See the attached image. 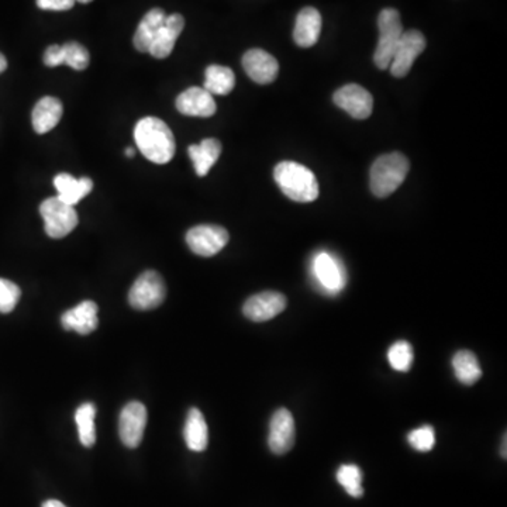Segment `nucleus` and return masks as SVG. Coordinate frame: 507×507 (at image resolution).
Wrapping results in <instances>:
<instances>
[{"label": "nucleus", "instance_id": "nucleus-1", "mask_svg": "<svg viewBox=\"0 0 507 507\" xmlns=\"http://www.w3.org/2000/svg\"><path fill=\"white\" fill-rule=\"evenodd\" d=\"M134 139L139 151L154 164H168L175 156V137L156 117H144L134 129Z\"/></svg>", "mask_w": 507, "mask_h": 507}, {"label": "nucleus", "instance_id": "nucleus-2", "mask_svg": "<svg viewBox=\"0 0 507 507\" xmlns=\"http://www.w3.org/2000/svg\"><path fill=\"white\" fill-rule=\"evenodd\" d=\"M274 178L283 195L299 203H310L318 198V183L315 173L302 164L293 161L279 163Z\"/></svg>", "mask_w": 507, "mask_h": 507}, {"label": "nucleus", "instance_id": "nucleus-3", "mask_svg": "<svg viewBox=\"0 0 507 507\" xmlns=\"http://www.w3.org/2000/svg\"><path fill=\"white\" fill-rule=\"evenodd\" d=\"M409 159L403 154L391 153L378 156L371 166L369 186L376 198H388L405 182L408 176Z\"/></svg>", "mask_w": 507, "mask_h": 507}, {"label": "nucleus", "instance_id": "nucleus-4", "mask_svg": "<svg viewBox=\"0 0 507 507\" xmlns=\"http://www.w3.org/2000/svg\"><path fill=\"white\" fill-rule=\"evenodd\" d=\"M379 41L374 54L375 65L379 70H388L393 60L394 51L398 48L401 34H403V24H401V14L396 9H384L378 17Z\"/></svg>", "mask_w": 507, "mask_h": 507}, {"label": "nucleus", "instance_id": "nucleus-5", "mask_svg": "<svg viewBox=\"0 0 507 507\" xmlns=\"http://www.w3.org/2000/svg\"><path fill=\"white\" fill-rule=\"evenodd\" d=\"M40 213L44 219V229L51 239H63L78 225L77 210L58 196L44 200Z\"/></svg>", "mask_w": 507, "mask_h": 507}, {"label": "nucleus", "instance_id": "nucleus-6", "mask_svg": "<svg viewBox=\"0 0 507 507\" xmlns=\"http://www.w3.org/2000/svg\"><path fill=\"white\" fill-rule=\"evenodd\" d=\"M165 296L166 286L163 276L156 271H146L130 289L129 303L137 310H153L163 305Z\"/></svg>", "mask_w": 507, "mask_h": 507}, {"label": "nucleus", "instance_id": "nucleus-7", "mask_svg": "<svg viewBox=\"0 0 507 507\" xmlns=\"http://www.w3.org/2000/svg\"><path fill=\"white\" fill-rule=\"evenodd\" d=\"M230 236L227 230L220 225L200 224L196 225L186 232V242L196 256L209 257L219 254L229 242Z\"/></svg>", "mask_w": 507, "mask_h": 507}, {"label": "nucleus", "instance_id": "nucleus-8", "mask_svg": "<svg viewBox=\"0 0 507 507\" xmlns=\"http://www.w3.org/2000/svg\"><path fill=\"white\" fill-rule=\"evenodd\" d=\"M312 272L320 291L327 295H337L345 288V269L342 268V262L328 252H318L313 258Z\"/></svg>", "mask_w": 507, "mask_h": 507}, {"label": "nucleus", "instance_id": "nucleus-9", "mask_svg": "<svg viewBox=\"0 0 507 507\" xmlns=\"http://www.w3.org/2000/svg\"><path fill=\"white\" fill-rule=\"evenodd\" d=\"M426 50V37L418 30L403 31L398 48L394 51L391 63V73L394 78H403L408 75L413 63Z\"/></svg>", "mask_w": 507, "mask_h": 507}, {"label": "nucleus", "instance_id": "nucleus-10", "mask_svg": "<svg viewBox=\"0 0 507 507\" xmlns=\"http://www.w3.org/2000/svg\"><path fill=\"white\" fill-rule=\"evenodd\" d=\"M147 426V409L139 401H130L119 418L120 440L126 447L137 448L143 441Z\"/></svg>", "mask_w": 507, "mask_h": 507}, {"label": "nucleus", "instance_id": "nucleus-11", "mask_svg": "<svg viewBox=\"0 0 507 507\" xmlns=\"http://www.w3.org/2000/svg\"><path fill=\"white\" fill-rule=\"evenodd\" d=\"M295 418L288 409H279L269 423L268 445L275 455H283L295 444Z\"/></svg>", "mask_w": 507, "mask_h": 507}, {"label": "nucleus", "instance_id": "nucleus-12", "mask_svg": "<svg viewBox=\"0 0 507 507\" xmlns=\"http://www.w3.org/2000/svg\"><path fill=\"white\" fill-rule=\"evenodd\" d=\"M286 306H288V299L281 292L266 291L247 299V302L242 306V313L251 322H268L271 318L281 315Z\"/></svg>", "mask_w": 507, "mask_h": 507}, {"label": "nucleus", "instance_id": "nucleus-13", "mask_svg": "<svg viewBox=\"0 0 507 507\" xmlns=\"http://www.w3.org/2000/svg\"><path fill=\"white\" fill-rule=\"evenodd\" d=\"M335 105L349 113L350 116L357 120L368 119L374 109V97L368 90L350 83L340 88L333 97Z\"/></svg>", "mask_w": 507, "mask_h": 507}, {"label": "nucleus", "instance_id": "nucleus-14", "mask_svg": "<svg viewBox=\"0 0 507 507\" xmlns=\"http://www.w3.org/2000/svg\"><path fill=\"white\" fill-rule=\"evenodd\" d=\"M242 67L246 70L247 75L259 85H268L278 77V61L271 54L259 48H254L244 54Z\"/></svg>", "mask_w": 507, "mask_h": 507}, {"label": "nucleus", "instance_id": "nucleus-15", "mask_svg": "<svg viewBox=\"0 0 507 507\" xmlns=\"http://www.w3.org/2000/svg\"><path fill=\"white\" fill-rule=\"evenodd\" d=\"M176 109L185 116L210 117L215 113V99L205 88L193 87L176 97Z\"/></svg>", "mask_w": 507, "mask_h": 507}, {"label": "nucleus", "instance_id": "nucleus-16", "mask_svg": "<svg viewBox=\"0 0 507 507\" xmlns=\"http://www.w3.org/2000/svg\"><path fill=\"white\" fill-rule=\"evenodd\" d=\"M183 27H185V19L182 14L175 13L166 16L164 26L159 29L153 44L149 46L148 53L158 60H164L166 56L171 55L178 37L183 31Z\"/></svg>", "mask_w": 507, "mask_h": 507}, {"label": "nucleus", "instance_id": "nucleus-17", "mask_svg": "<svg viewBox=\"0 0 507 507\" xmlns=\"http://www.w3.org/2000/svg\"><path fill=\"white\" fill-rule=\"evenodd\" d=\"M97 305L92 300H85L77 308H71L61 316V325L65 330H75L78 334L88 335L95 332L99 325Z\"/></svg>", "mask_w": 507, "mask_h": 507}, {"label": "nucleus", "instance_id": "nucleus-18", "mask_svg": "<svg viewBox=\"0 0 507 507\" xmlns=\"http://www.w3.org/2000/svg\"><path fill=\"white\" fill-rule=\"evenodd\" d=\"M322 14L315 7H305L296 17L293 40L299 46L308 48L315 46L322 33Z\"/></svg>", "mask_w": 507, "mask_h": 507}, {"label": "nucleus", "instance_id": "nucleus-19", "mask_svg": "<svg viewBox=\"0 0 507 507\" xmlns=\"http://www.w3.org/2000/svg\"><path fill=\"white\" fill-rule=\"evenodd\" d=\"M63 103L53 97H46L37 102L31 114L33 129L37 134H46L56 124L60 123L63 117Z\"/></svg>", "mask_w": 507, "mask_h": 507}, {"label": "nucleus", "instance_id": "nucleus-20", "mask_svg": "<svg viewBox=\"0 0 507 507\" xmlns=\"http://www.w3.org/2000/svg\"><path fill=\"white\" fill-rule=\"evenodd\" d=\"M54 186L58 190V198L68 205L75 206L93 190L90 178H73L70 173H58L54 178Z\"/></svg>", "mask_w": 507, "mask_h": 507}, {"label": "nucleus", "instance_id": "nucleus-21", "mask_svg": "<svg viewBox=\"0 0 507 507\" xmlns=\"http://www.w3.org/2000/svg\"><path fill=\"white\" fill-rule=\"evenodd\" d=\"M185 443L190 451L202 452L209 444V428L206 425L205 418L199 409L192 408L186 416L185 428H183Z\"/></svg>", "mask_w": 507, "mask_h": 507}, {"label": "nucleus", "instance_id": "nucleus-22", "mask_svg": "<svg viewBox=\"0 0 507 507\" xmlns=\"http://www.w3.org/2000/svg\"><path fill=\"white\" fill-rule=\"evenodd\" d=\"M188 153L198 176H206L222 154V143L217 139H205L202 143L190 146Z\"/></svg>", "mask_w": 507, "mask_h": 507}, {"label": "nucleus", "instance_id": "nucleus-23", "mask_svg": "<svg viewBox=\"0 0 507 507\" xmlns=\"http://www.w3.org/2000/svg\"><path fill=\"white\" fill-rule=\"evenodd\" d=\"M165 19V12L163 9H159V7L151 9L143 17V21L139 24L136 34H134L133 41L136 50H139V53H148L149 46L153 44L159 29L164 26Z\"/></svg>", "mask_w": 507, "mask_h": 507}, {"label": "nucleus", "instance_id": "nucleus-24", "mask_svg": "<svg viewBox=\"0 0 507 507\" xmlns=\"http://www.w3.org/2000/svg\"><path fill=\"white\" fill-rule=\"evenodd\" d=\"M455 378L465 386H472L482 378V368L477 355L469 350H461L452 357Z\"/></svg>", "mask_w": 507, "mask_h": 507}, {"label": "nucleus", "instance_id": "nucleus-25", "mask_svg": "<svg viewBox=\"0 0 507 507\" xmlns=\"http://www.w3.org/2000/svg\"><path fill=\"white\" fill-rule=\"evenodd\" d=\"M236 87V77L230 68L210 65L206 70L205 89L210 95H229Z\"/></svg>", "mask_w": 507, "mask_h": 507}, {"label": "nucleus", "instance_id": "nucleus-26", "mask_svg": "<svg viewBox=\"0 0 507 507\" xmlns=\"http://www.w3.org/2000/svg\"><path fill=\"white\" fill-rule=\"evenodd\" d=\"M95 416H97V406L93 403H82L75 413V421L78 426L80 444L90 448L97 443V428H95Z\"/></svg>", "mask_w": 507, "mask_h": 507}, {"label": "nucleus", "instance_id": "nucleus-27", "mask_svg": "<svg viewBox=\"0 0 507 507\" xmlns=\"http://www.w3.org/2000/svg\"><path fill=\"white\" fill-rule=\"evenodd\" d=\"M413 359H415V352L410 342L405 340H399L394 342L388 351V361L392 368L398 372H409L413 367Z\"/></svg>", "mask_w": 507, "mask_h": 507}, {"label": "nucleus", "instance_id": "nucleus-28", "mask_svg": "<svg viewBox=\"0 0 507 507\" xmlns=\"http://www.w3.org/2000/svg\"><path fill=\"white\" fill-rule=\"evenodd\" d=\"M337 481L350 496L361 497L364 494L362 472L357 465L345 464L338 468Z\"/></svg>", "mask_w": 507, "mask_h": 507}, {"label": "nucleus", "instance_id": "nucleus-29", "mask_svg": "<svg viewBox=\"0 0 507 507\" xmlns=\"http://www.w3.org/2000/svg\"><path fill=\"white\" fill-rule=\"evenodd\" d=\"M63 48V63L73 70L83 71L89 67L90 55L89 51L77 43V41H70V43L61 46Z\"/></svg>", "mask_w": 507, "mask_h": 507}, {"label": "nucleus", "instance_id": "nucleus-30", "mask_svg": "<svg viewBox=\"0 0 507 507\" xmlns=\"http://www.w3.org/2000/svg\"><path fill=\"white\" fill-rule=\"evenodd\" d=\"M409 444L418 452H428L435 445V431L431 426H421L410 431L408 435Z\"/></svg>", "mask_w": 507, "mask_h": 507}, {"label": "nucleus", "instance_id": "nucleus-31", "mask_svg": "<svg viewBox=\"0 0 507 507\" xmlns=\"http://www.w3.org/2000/svg\"><path fill=\"white\" fill-rule=\"evenodd\" d=\"M21 291L16 283L0 278V313L7 315L13 312L17 303L21 300Z\"/></svg>", "mask_w": 507, "mask_h": 507}, {"label": "nucleus", "instance_id": "nucleus-32", "mask_svg": "<svg viewBox=\"0 0 507 507\" xmlns=\"http://www.w3.org/2000/svg\"><path fill=\"white\" fill-rule=\"evenodd\" d=\"M41 11L65 12L72 9L75 0H36Z\"/></svg>", "mask_w": 507, "mask_h": 507}, {"label": "nucleus", "instance_id": "nucleus-33", "mask_svg": "<svg viewBox=\"0 0 507 507\" xmlns=\"http://www.w3.org/2000/svg\"><path fill=\"white\" fill-rule=\"evenodd\" d=\"M43 60L46 67L55 68L63 65V48H61V46L54 44V46H48L44 53Z\"/></svg>", "mask_w": 507, "mask_h": 507}, {"label": "nucleus", "instance_id": "nucleus-34", "mask_svg": "<svg viewBox=\"0 0 507 507\" xmlns=\"http://www.w3.org/2000/svg\"><path fill=\"white\" fill-rule=\"evenodd\" d=\"M41 507H67L63 502L55 501V499H50V501L44 502Z\"/></svg>", "mask_w": 507, "mask_h": 507}, {"label": "nucleus", "instance_id": "nucleus-35", "mask_svg": "<svg viewBox=\"0 0 507 507\" xmlns=\"http://www.w3.org/2000/svg\"><path fill=\"white\" fill-rule=\"evenodd\" d=\"M7 68V60L6 56L4 54L0 53V73L4 72Z\"/></svg>", "mask_w": 507, "mask_h": 507}, {"label": "nucleus", "instance_id": "nucleus-36", "mask_svg": "<svg viewBox=\"0 0 507 507\" xmlns=\"http://www.w3.org/2000/svg\"><path fill=\"white\" fill-rule=\"evenodd\" d=\"M134 154H136V149L131 148V147L126 149V156H129V158H133Z\"/></svg>", "mask_w": 507, "mask_h": 507}, {"label": "nucleus", "instance_id": "nucleus-37", "mask_svg": "<svg viewBox=\"0 0 507 507\" xmlns=\"http://www.w3.org/2000/svg\"><path fill=\"white\" fill-rule=\"evenodd\" d=\"M502 455H503V458H506V435H504L503 438V451H502Z\"/></svg>", "mask_w": 507, "mask_h": 507}, {"label": "nucleus", "instance_id": "nucleus-38", "mask_svg": "<svg viewBox=\"0 0 507 507\" xmlns=\"http://www.w3.org/2000/svg\"><path fill=\"white\" fill-rule=\"evenodd\" d=\"M75 2H80V4H90V2H93V0H75Z\"/></svg>", "mask_w": 507, "mask_h": 507}]
</instances>
